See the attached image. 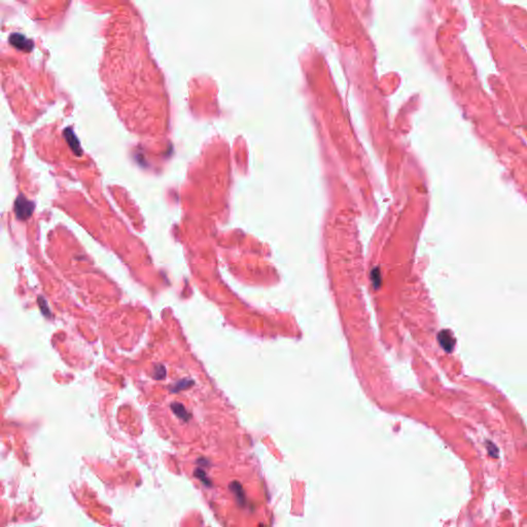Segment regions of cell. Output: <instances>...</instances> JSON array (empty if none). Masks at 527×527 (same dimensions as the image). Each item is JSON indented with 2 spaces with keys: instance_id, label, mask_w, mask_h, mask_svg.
Returning <instances> with one entry per match:
<instances>
[{
  "instance_id": "6da1fadb",
  "label": "cell",
  "mask_w": 527,
  "mask_h": 527,
  "mask_svg": "<svg viewBox=\"0 0 527 527\" xmlns=\"http://www.w3.org/2000/svg\"><path fill=\"white\" fill-rule=\"evenodd\" d=\"M34 210V204L29 201L27 198L23 196H19L15 202V212L16 216L21 219V221H25L28 219Z\"/></svg>"
},
{
  "instance_id": "7a4b0ae2",
  "label": "cell",
  "mask_w": 527,
  "mask_h": 527,
  "mask_svg": "<svg viewBox=\"0 0 527 527\" xmlns=\"http://www.w3.org/2000/svg\"><path fill=\"white\" fill-rule=\"evenodd\" d=\"M10 43L20 51L30 52L33 49V42L31 39H28L26 36L20 33H13L10 36Z\"/></svg>"
},
{
  "instance_id": "3957f363",
  "label": "cell",
  "mask_w": 527,
  "mask_h": 527,
  "mask_svg": "<svg viewBox=\"0 0 527 527\" xmlns=\"http://www.w3.org/2000/svg\"><path fill=\"white\" fill-rule=\"evenodd\" d=\"M64 137L66 138V140H67L69 146L74 150V153H76L77 156H80L81 155L80 145H79L77 137L73 133V131L71 130V128H67L64 131Z\"/></svg>"
},
{
  "instance_id": "277c9868",
  "label": "cell",
  "mask_w": 527,
  "mask_h": 527,
  "mask_svg": "<svg viewBox=\"0 0 527 527\" xmlns=\"http://www.w3.org/2000/svg\"><path fill=\"white\" fill-rule=\"evenodd\" d=\"M440 344L446 351H450L454 346V339L449 332H441L438 336Z\"/></svg>"
},
{
  "instance_id": "5b68a950",
  "label": "cell",
  "mask_w": 527,
  "mask_h": 527,
  "mask_svg": "<svg viewBox=\"0 0 527 527\" xmlns=\"http://www.w3.org/2000/svg\"><path fill=\"white\" fill-rule=\"evenodd\" d=\"M172 410L174 411V413L177 414L180 418H183V419H188L189 418V414L187 413L186 409L184 406H182L181 404H173L172 406Z\"/></svg>"
},
{
  "instance_id": "8992f818",
  "label": "cell",
  "mask_w": 527,
  "mask_h": 527,
  "mask_svg": "<svg viewBox=\"0 0 527 527\" xmlns=\"http://www.w3.org/2000/svg\"><path fill=\"white\" fill-rule=\"evenodd\" d=\"M153 378L155 379H158V380H161L163 379L165 376H166V370L163 366L159 365L157 367H155V371H153Z\"/></svg>"
}]
</instances>
